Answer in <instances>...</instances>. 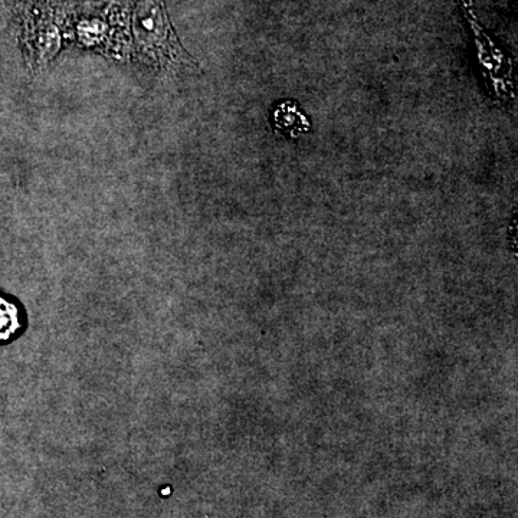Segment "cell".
<instances>
[{
  "label": "cell",
  "instance_id": "6da1fadb",
  "mask_svg": "<svg viewBox=\"0 0 518 518\" xmlns=\"http://www.w3.org/2000/svg\"><path fill=\"white\" fill-rule=\"evenodd\" d=\"M134 34L144 51L167 62L195 65L173 34L160 0H143L134 12Z\"/></svg>",
  "mask_w": 518,
  "mask_h": 518
},
{
  "label": "cell",
  "instance_id": "7a4b0ae2",
  "mask_svg": "<svg viewBox=\"0 0 518 518\" xmlns=\"http://www.w3.org/2000/svg\"><path fill=\"white\" fill-rule=\"evenodd\" d=\"M21 327V313L18 306L0 295V343L13 339Z\"/></svg>",
  "mask_w": 518,
  "mask_h": 518
}]
</instances>
